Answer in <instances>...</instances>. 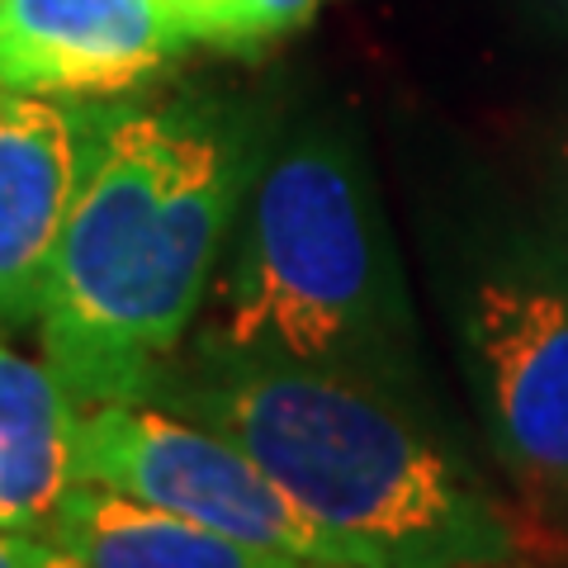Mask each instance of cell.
<instances>
[{
	"label": "cell",
	"instance_id": "7a4b0ae2",
	"mask_svg": "<svg viewBox=\"0 0 568 568\" xmlns=\"http://www.w3.org/2000/svg\"><path fill=\"white\" fill-rule=\"evenodd\" d=\"M148 403L242 446L298 507L365 545L379 568L521 555L511 517L407 388L190 336Z\"/></svg>",
	"mask_w": 568,
	"mask_h": 568
},
{
	"label": "cell",
	"instance_id": "4fadbf2b",
	"mask_svg": "<svg viewBox=\"0 0 568 568\" xmlns=\"http://www.w3.org/2000/svg\"><path fill=\"white\" fill-rule=\"evenodd\" d=\"M455 568H530L521 555H511V559H488V564H455Z\"/></svg>",
	"mask_w": 568,
	"mask_h": 568
},
{
	"label": "cell",
	"instance_id": "8992f818",
	"mask_svg": "<svg viewBox=\"0 0 568 568\" xmlns=\"http://www.w3.org/2000/svg\"><path fill=\"white\" fill-rule=\"evenodd\" d=\"M185 48L166 0H0V85L10 91L123 95Z\"/></svg>",
	"mask_w": 568,
	"mask_h": 568
},
{
	"label": "cell",
	"instance_id": "277c9868",
	"mask_svg": "<svg viewBox=\"0 0 568 568\" xmlns=\"http://www.w3.org/2000/svg\"><path fill=\"white\" fill-rule=\"evenodd\" d=\"M71 478L280 555L379 568L365 545L298 507L242 446L156 403H110L77 413Z\"/></svg>",
	"mask_w": 568,
	"mask_h": 568
},
{
	"label": "cell",
	"instance_id": "9c48e42d",
	"mask_svg": "<svg viewBox=\"0 0 568 568\" xmlns=\"http://www.w3.org/2000/svg\"><path fill=\"white\" fill-rule=\"evenodd\" d=\"M77 407L43 361L0 342V530L39 536L71 478Z\"/></svg>",
	"mask_w": 568,
	"mask_h": 568
},
{
	"label": "cell",
	"instance_id": "5b68a950",
	"mask_svg": "<svg viewBox=\"0 0 568 568\" xmlns=\"http://www.w3.org/2000/svg\"><path fill=\"white\" fill-rule=\"evenodd\" d=\"M459 346L497 459L568 511V265L540 252L488 265L459 308Z\"/></svg>",
	"mask_w": 568,
	"mask_h": 568
},
{
	"label": "cell",
	"instance_id": "8fae6325",
	"mask_svg": "<svg viewBox=\"0 0 568 568\" xmlns=\"http://www.w3.org/2000/svg\"><path fill=\"white\" fill-rule=\"evenodd\" d=\"M43 536H20V530H0V568H39Z\"/></svg>",
	"mask_w": 568,
	"mask_h": 568
},
{
	"label": "cell",
	"instance_id": "30bf717a",
	"mask_svg": "<svg viewBox=\"0 0 568 568\" xmlns=\"http://www.w3.org/2000/svg\"><path fill=\"white\" fill-rule=\"evenodd\" d=\"M323 0H166L185 43L209 48H256L313 20Z\"/></svg>",
	"mask_w": 568,
	"mask_h": 568
},
{
	"label": "cell",
	"instance_id": "7c38bea8",
	"mask_svg": "<svg viewBox=\"0 0 568 568\" xmlns=\"http://www.w3.org/2000/svg\"><path fill=\"white\" fill-rule=\"evenodd\" d=\"M39 568H81L77 559H67L62 549H52L48 540H43V555H39Z\"/></svg>",
	"mask_w": 568,
	"mask_h": 568
},
{
	"label": "cell",
	"instance_id": "3957f363",
	"mask_svg": "<svg viewBox=\"0 0 568 568\" xmlns=\"http://www.w3.org/2000/svg\"><path fill=\"white\" fill-rule=\"evenodd\" d=\"M190 336L394 388L417 379L394 246L369 175L342 138H294L261 166L213 280V308Z\"/></svg>",
	"mask_w": 568,
	"mask_h": 568
},
{
	"label": "cell",
	"instance_id": "6da1fadb",
	"mask_svg": "<svg viewBox=\"0 0 568 568\" xmlns=\"http://www.w3.org/2000/svg\"><path fill=\"white\" fill-rule=\"evenodd\" d=\"M252 190V129L223 100L85 104V166L39 308V355L77 413L148 403L200 327Z\"/></svg>",
	"mask_w": 568,
	"mask_h": 568
},
{
	"label": "cell",
	"instance_id": "ba28073f",
	"mask_svg": "<svg viewBox=\"0 0 568 568\" xmlns=\"http://www.w3.org/2000/svg\"><path fill=\"white\" fill-rule=\"evenodd\" d=\"M39 536L81 568H351L233 540L100 484H71Z\"/></svg>",
	"mask_w": 568,
	"mask_h": 568
},
{
	"label": "cell",
	"instance_id": "52a82bcc",
	"mask_svg": "<svg viewBox=\"0 0 568 568\" xmlns=\"http://www.w3.org/2000/svg\"><path fill=\"white\" fill-rule=\"evenodd\" d=\"M85 166V104L0 85V332L39 323Z\"/></svg>",
	"mask_w": 568,
	"mask_h": 568
}]
</instances>
